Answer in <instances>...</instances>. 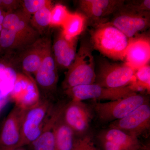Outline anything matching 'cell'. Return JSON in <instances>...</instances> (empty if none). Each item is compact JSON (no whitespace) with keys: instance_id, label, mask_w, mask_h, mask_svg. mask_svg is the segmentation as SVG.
I'll return each instance as SVG.
<instances>
[{"instance_id":"6da1fadb","label":"cell","mask_w":150,"mask_h":150,"mask_svg":"<svg viewBox=\"0 0 150 150\" xmlns=\"http://www.w3.org/2000/svg\"><path fill=\"white\" fill-rule=\"evenodd\" d=\"M93 47L104 56L114 60H124L130 39L110 23H100L92 30Z\"/></svg>"},{"instance_id":"7a4b0ae2","label":"cell","mask_w":150,"mask_h":150,"mask_svg":"<svg viewBox=\"0 0 150 150\" xmlns=\"http://www.w3.org/2000/svg\"><path fill=\"white\" fill-rule=\"evenodd\" d=\"M68 69L63 83L65 90L95 83L94 61L88 45L85 43L81 45L74 62Z\"/></svg>"},{"instance_id":"3957f363","label":"cell","mask_w":150,"mask_h":150,"mask_svg":"<svg viewBox=\"0 0 150 150\" xmlns=\"http://www.w3.org/2000/svg\"><path fill=\"white\" fill-rule=\"evenodd\" d=\"M53 107L48 99L41 98L37 104L25 110L19 147L31 144L40 136Z\"/></svg>"},{"instance_id":"277c9868","label":"cell","mask_w":150,"mask_h":150,"mask_svg":"<svg viewBox=\"0 0 150 150\" xmlns=\"http://www.w3.org/2000/svg\"><path fill=\"white\" fill-rule=\"evenodd\" d=\"M146 101L144 96L135 93L116 100L96 103L94 109L101 121H115L126 117Z\"/></svg>"},{"instance_id":"5b68a950","label":"cell","mask_w":150,"mask_h":150,"mask_svg":"<svg viewBox=\"0 0 150 150\" xmlns=\"http://www.w3.org/2000/svg\"><path fill=\"white\" fill-rule=\"evenodd\" d=\"M71 101H83L94 99L109 101L116 100L136 93L130 85L119 88H108L94 83L76 86L66 90Z\"/></svg>"},{"instance_id":"8992f818","label":"cell","mask_w":150,"mask_h":150,"mask_svg":"<svg viewBox=\"0 0 150 150\" xmlns=\"http://www.w3.org/2000/svg\"><path fill=\"white\" fill-rule=\"evenodd\" d=\"M136 70L126 63L118 64L104 62L96 74L95 83L108 88H119L135 81Z\"/></svg>"},{"instance_id":"52a82bcc","label":"cell","mask_w":150,"mask_h":150,"mask_svg":"<svg viewBox=\"0 0 150 150\" xmlns=\"http://www.w3.org/2000/svg\"><path fill=\"white\" fill-rule=\"evenodd\" d=\"M9 98L15 105L24 110L33 107L41 100L35 80L30 75L25 73L16 74Z\"/></svg>"},{"instance_id":"ba28073f","label":"cell","mask_w":150,"mask_h":150,"mask_svg":"<svg viewBox=\"0 0 150 150\" xmlns=\"http://www.w3.org/2000/svg\"><path fill=\"white\" fill-rule=\"evenodd\" d=\"M118 11L119 12L110 23L130 39L137 37L149 25V12L137 11L123 5Z\"/></svg>"},{"instance_id":"9c48e42d","label":"cell","mask_w":150,"mask_h":150,"mask_svg":"<svg viewBox=\"0 0 150 150\" xmlns=\"http://www.w3.org/2000/svg\"><path fill=\"white\" fill-rule=\"evenodd\" d=\"M34 75L38 88L43 92L48 94L55 90L59 79L58 66L54 59L50 39L40 66Z\"/></svg>"},{"instance_id":"30bf717a","label":"cell","mask_w":150,"mask_h":150,"mask_svg":"<svg viewBox=\"0 0 150 150\" xmlns=\"http://www.w3.org/2000/svg\"><path fill=\"white\" fill-rule=\"evenodd\" d=\"M25 110L14 105L8 113L0 129V147H19L21 141L22 123Z\"/></svg>"},{"instance_id":"8fae6325","label":"cell","mask_w":150,"mask_h":150,"mask_svg":"<svg viewBox=\"0 0 150 150\" xmlns=\"http://www.w3.org/2000/svg\"><path fill=\"white\" fill-rule=\"evenodd\" d=\"M150 123V107L146 103L126 117L114 121L110 128L119 129L131 135L138 137L149 129Z\"/></svg>"},{"instance_id":"7c38bea8","label":"cell","mask_w":150,"mask_h":150,"mask_svg":"<svg viewBox=\"0 0 150 150\" xmlns=\"http://www.w3.org/2000/svg\"><path fill=\"white\" fill-rule=\"evenodd\" d=\"M62 118L74 134H82L88 129L92 115L88 108L82 101H71L65 106Z\"/></svg>"},{"instance_id":"4fadbf2b","label":"cell","mask_w":150,"mask_h":150,"mask_svg":"<svg viewBox=\"0 0 150 150\" xmlns=\"http://www.w3.org/2000/svg\"><path fill=\"white\" fill-rule=\"evenodd\" d=\"M100 139L104 150H138L140 148L137 137L114 128L103 132Z\"/></svg>"},{"instance_id":"5bb4252c","label":"cell","mask_w":150,"mask_h":150,"mask_svg":"<svg viewBox=\"0 0 150 150\" xmlns=\"http://www.w3.org/2000/svg\"><path fill=\"white\" fill-rule=\"evenodd\" d=\"M150 59V41L147 36H137L130 39L124 60L135 70L149 64Z\"/></svg>"},{"instance_id":"9a60e30c","label":"cell","mask_w":150,"mask_h":150,"mask_svg":"<svg viewBox=\"0 0 150 150\" xmlns=\"http://www.w3.org/2000/svg\"><path fill=\"white\" fill-rule=\"evenodd\" d=\"M65 105L53 107L40 136L31 144L33 150H55V131Z\"/></svg>"},{"instance_id":"2e32d148","label":"cell","mask_w":150,"mask_h":150,"mask_svg":"<svg viewBox=\"0 0 150 150\" xmlns=\"http://www.w3.org/2000/svg\"><path fill=\"white\" fill-rule=\"evenodd\" d=\"M77 38H69L66 37L62 30L56 35L52 46V51L58 67L69 69L76 54Z\"/></svg>"},{"instance_id":"e0dca14e","label":"cell","mask_w":150,"mask_h":150,"mask_svg":"<svg viewBox=\"0 0 150 150\" xmlns=\"http://www.w3.org/2000/svg\"><path fill=\"white\" fill-rule=\"evenodd\" d=\"M31 16L28 15L22 8L7 13L2 24L3 28L11 30L19 34L37 40L40 35L33 28L30 24Z\"/></svg>"},{"instance_id":"ac0fdd59","label":"cell","mask_w":150,"mask_h":150,"mask_svg":"<svg viewBox=\"0 0 150 150\" xmlns=\"http://www.w3.org/2000/svg\"><path fill=\"white\" fill-rule=\"evenodd\" d=\"M48 38H40L22 51L21 66L25 74H34L40 66L43 60Z\"/></svg>"},{"instance_id":"d6986e66","label":"cell","mask_w":150,"mask_h":150,"mask_svg":"<svg viewBox=\"0 0 150 150\" xmlns=\"http://www.w3.org/2000/svg\"><path fill=\"white\" fill-rule=\"evenodd\" d=\"M124 1L116 0H81L80 8L88 17L98 20L118 11Z\"/></svg>"},{"instance_id":"ffe728a7","label":"cell","mask_w":150,"mask_h":150,"mask_svg":"<svg viewBox=\"0 0 150 150\" xmlns=\"http://www.w3.org/2000/svg\"><path fill=\"white\" fill-rule=\"evenodd\" d=\"M37 40L21 35L11 30L2 28L0 33V48L2 52L4 51L22 52Z\"/></svg>"},{"instance_id":"44dd1931","label":"cell","mask_w":150,"mask_h":150,"mask_svg":"<svg viewBox=\"0 0 150 150\" xmlns=\"http://www.w3.org/2000/svg\"><path fill=\"white\" fill-rule=\"evenodd\" d=\"M74 134L65 123L62 116L56 126L55 150H71L75 142Z\"/></svg>"},{"instance_id":"7402d4cb","label":"cell","mask_w":150,"mask_h":150,"mask_svg":"<svg viewBox=\"0 0 150 150\" xmlns=\"http://www.w3.org/2000/svg\"><path fill=\"white\" fill-rule=\"evenodd\" d=\"M86 22L85 15L76 12L70 13L62 26V32L68 38H76L83 31Z\"/></svg>"},{"instance_id":"603a6c76","label":"cell","mask_w":150,"mask_h":150,"mask_svg":"<svg viewBox=\"0 0 150 150\" xmlns=\"http://www.w3.org/2000/svg\"><path fill=\"white\" fill-rule=\"evenodd\" d=\"M52 5L43 8L31 16L30 25L41 35L48 27H50L51 12Z\"/></svg>"},{"instance_id":"cb8c5ba5","label":"cell","mask_w":150,"mask_h":150,"mask_svg":"<svg viewBox=\"0 0 150 150\" xmlns=\"http://www.w3.org/2000/svg\"><path fill=\"white\" fill-rule=\"evenodd\" d=\"M135 81L131 84V87L135 91L137 90H147L150 88V66L148 64L136 70Z\"/></svg>"},{"instance_id":"d4e9b609","label":"cell","mask_w":150,"mask_h":150,"mask_svg":"<svg viewBox=\"0 0 150 150\" xmlns=\"http://www.w3.org/2000/svg\"><path fill=\"white\" fill-rule=\"evenodd\" d=\"M71 13L63 5L57 4L52 7L51 12L50 26H62Z\"/></svg>"},{"instance_id":"484cf974","label":"cell","mask_w":150,"mask_h":150,"mask_svg":"<svg viewBox=\"0 0 150 150\" xmlns=\"http://www.w3.org/2000/svg\"><path fill=\"white\" fill-rule=\"evenodd\" d=\"M51 1L48 0H24L21 1L22 10L25 13L32 16L43 8L51 5Z\"/></svg>"},{"instance_id":"4316f807","label":"cell","mask_w":150,"mask_h":150,"mask_svg":"<svg viewBox=\"0 0 150 150\" xmlns=\"http://www.w3.org/2000/svg\"><path fill=\"white\" fill-rule=\"evenodd\" d=\"M71 150H98L91 137L86 136L75 140Z\"/></svg>"},{"instance_id":"83f0119b","label":"cell","mask_w":150,"mask_h":150,"mask_svg":"<svg viewBox=\"0 0 150 150\" xmlns=\"http://www.w3.org/2000/svg\"><path fill=\"white\" fill-rule=\"evenodd\" d=\"M125 7L133 10L139 12H149L150 9V0L132 2Z\"/></svg>"},{"instance_id":"f1b7e54d","label":"cell","mask_w":150,"mask_h":150,"mask_svg":"<svg viewBox=\"0 0 150 150\" xmlns=\"http://www.w3.org/2000/svg\"><path fill=\"white\" fill-rule=\"evenodd\" d=\"M2 9L9 13L18 9L21 6V1L16 0H2Z\"/></svg>"},{"instance_id":"f546056e","label":"cell","mask_w":150,"mask_h":150,"mask_svg":"<svg viewBox=\"0 0 150 150\" xmlns=\"http://www.w3.org/2000/svg\"><path fill=\"white\" fill-rule=\"evenodd\" d=\"M7 12L0 9V33L2 29V24L4 18L5 17Z\"/></svg>"},{"instance_id":"4dcf8cb0","label":"cell","mask_w":150,"mask_h":150,"mask_svg":"<svg viewBox=\"0 0 150 150\" xmlns=\"http://www.w3.org/2000/svg\"><path fill=\"white\" fill-rule=\"evenodd\" d=\"M0 150H25L23 147L17 148H6L0 147Z\"/></svg>"},{"instance_id":"1f68e13d","label":"cell","mask_w":150,"mask_h":150,"mask_svg":"<svg viewBox=\"0 0 150 150\" xmlns=\"http://www.w3.org/2000/svg\"><path fill=\"white\" fill-rule=\"evenodd\" d=\"M0 9L3 10L2 4V0H0Z\"/></svg>"},{"instance_id":"d6a6232c","label":"cell","mask_w":150,"mask_h":150,"mask_svg":"<svg viewBox=\"0 0 150 150\" xmlns=\"http://www.w3.org/2000/svg\"><path fill=\"white\" fill-rule=\"evenodd\" d=\"M1 52H2V51H1V48H0V55H1Z\"/></svg>"}]
</instances>
